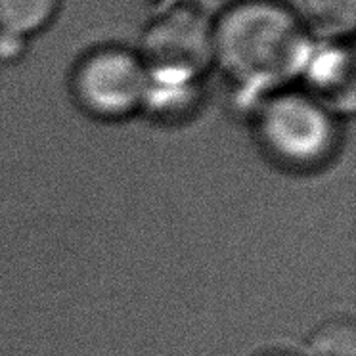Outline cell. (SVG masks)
<instances>
[{
    "instance_id": "obj_1",
    "label": "cell",
    "mask_w": 356,
    "mask_h": 356,
    "mask_svg": "<svg viewBox=\"0 0 356 356\" xmlns=\"http://www.w3.org/2000/svg\"><path fill=\"white\" fill-rule=\"evenodd\" d=\"M310 50L309 33L276 0H238L213 25V62L248 88L274 86L301 73Z\"/></svg>"
},
{
    "instance_id": "obj_2",
    "label": "cell",
    "mask_w": 356,
    "mask_h": 356,
    "mask_svg": "<svg viewBox=\"0 0 356 356\" xmlns=\"http://www.w3.org/2000/svg\"><path fill=\"white\" fill-rule=\"evenodd\" d=\"M138 58L149 85L186 88L213 63V25L200 10L177 6L147 27Z\"/></svg>"
},
{
    "instance_id": "obj_3",
    "label": "cell",
    "mask_w": 356,
    "mask_h": 356,
    "mask_svg": "<svg viewBox=\"0 0 356 356\" xmlns=\"http://www.w3.org/2000/svg\"><path fill=\"white\" fill-rule=\"evenodd\" d=\"M264 147L289 167L324 163L337 144V127L324 104L310 94H280L261 113Z\"/></svg>"
},
{
    "instance_id": "obj_4",
    "label": "cell",
    "mask_w": 356,
    "mask_h": 356,
    "mask_svg": "<svg viewBox=\"0 0 356 356\" xmlns=\"http://www.w3.org/2000/svg\"><path fill=\"white\" fill-rule=\"evenodd\" d=\"M71 90L86 113L121 119L142 106L149 92V75L136 54L121 47H104L86 54L73 71Z\"/></svg>"
},
{
    "instance_id": "obj_5",
    "label": "cell",
    "mask_w": 356,
    "mask_h": 356,
    "mask_svg": "<svg viewBox=\"0 0 356 356\" xmlns=\"http://www.w3.org/2000/svg\"><path fill=\"white\" fill-rule=\"evenodd\" d=\"M302 71L316 100H353V56L348 48L337 42L320 50L312 48Z\"/></svg>"
},
{
    "instance_id": "obj_6",
    "label": "cell",
    "mask_w": 356,
    "mask_h": 356,
    "mask_svg": "<svg viewBox=\"0 0 356 356\" xmlns=\"http://www.w3.org/2000/svg\"><path fill=\"white\" fill-rule=\"evenodd\" d=\"M289 10L305 31L325 39H341L355 29L356 0H291Z\"/></svg>"
},
{
    "instance_id": "obj_7",
    "label": "cell",
    "mask_w": 356,
    "mask_h": 356,
    "mask_svg": "<svg viewBox=\"0 0 356 356\" xmlns=\"http://www.w3.org/2000/svg\"><path fill=\"white\" fill-rule=\"evenodd\" d=\"M60 4L62 0H0V31L27 39L54 19Z\"/></svg>"
},
{
    "instance_id": "obj_8",
    "label": "cell",
    "mask_w": 356,
    "mask_h": 356,
    "mask_svg": "<svg viewBox=\"0 0 356 356\" xmlns=\"http://www.w3.org/2000/svg\"><path fill=\"white\" fill-rule=\"evenodd\" d=\"M355 325L350 320H332L312 333L310 356H355Z\"/></svg>"
},
{
    "instance_id": "obj_9",
    "label": "cell",
    "mask_w": 356,
    "mask_h": 356,
    "mask_svg": "<svg viewBox=\"0 0 356 356\" xmlns=\"http://www.w3.org/2000/svg\"><path fill=\"white\" fill-rule=\"evenodd\" d=\"M24 48V37H17V35H12V33L0 31V60H4V62L14 60V58H17V56L22 54Z\"/></svg>"
},
{
    "instance_id": "obj_10",
    "label": "cell",
    "mask_w": 356,
    "mask_h": 356,
    "mask_svg": "<svg viewBox=\"0 0 356 356\" xmlns=\"http://www.w3.org/2000/svg\"><path fill=\"white\" fill-rule=\"evenodd\" d=\"M261 356H293V355H289V353H280V350H274V353H266V355H261Z\"/></svg>"
}]
</instances>
